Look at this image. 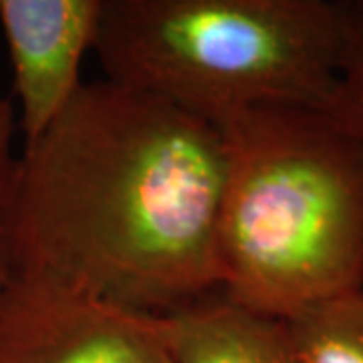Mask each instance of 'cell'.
Listing matches in <instances>:
<instances>
[{
    "instance_id": "ba28073f",
    "label": "cell",
    "mask_w": 363,
    "mask_h": 363,
    "mask_svg": "<svg viewBox=\"0 0 363 363\" xmlns=\"http://www.w3.org/2000/svg\"><path fill=\"white\" fill-rule=\"evenodd\" d=\"M343 52L329 113L363 145V0H343Z\"/></svg>"
},
{
    "instance_id": "3957f363",
    "label": "cell",
    "mask_w": 363,
    "mask_h": 363,
    "mask_svg": "<svg viewBox=\"0 0 363 363\" xmlns=\"http://www.w3.org/2000/svg\"><path fill=\"white\" fill-rule=\"evenodd\" d=\"M93 52L105 79L216 128L259 105L329 109L341 2L104 0Z\"/></svg>"
},
{
    "instance_id": "277c9868",
    "label": "cell",
    "mask_w": 363,
    "mask_h": 363,
    "mask_svg": "<svg viewBox=\"0 0 363 363\" xmlns=\"http://www.w3.org/2000/svg\"><path fill=\"white\" fill-rule=\"evenodd\" d=\"M0 363H169L166 317L11 277L0 295Z\"/></svg>"
},
{
    "instance_id": "52a82bcc",
    "label": "cell",
    "mask_w": 363,
    "mask_h": 363,
    "mask_svg": "<svg viewBox=\"0 0 363 363\" xmlns=\"http://www.w3.org/2000/svg\"><path fill=\"white\" fill-rule=\"evenodd\" d=\"M291 363H363V291L283 319Z\"/></svg>"
},
{
    "instance_id": "5b68a950",
    "label": "cell",
    "mask_w": 363,
    "mask_h": 363,
    "mask_svg": "<svg viewBox=\"0 0 363 363\" xmlns=\"http://www.w3.org/2000/svg\"><path fill=\"white\" fill-rule=\"evenodd\" d=\"M104 0H0V30L18 101L16 130L35 142L73 101Z\"/></svg>"
},
{
    "instance_id": "8992f818",
    "label": "cell",
    "mask_w": 363,
    "mask_h": 363,
    "mask_svg": "<svg viewBox=\"0 0 363 363\" xmlns=\"http://www.w3.org/2000/svg\"><path fill=\"white\" fill-rule=\"evenodd\" d=\"M164 317L169 363H291L283 319L248 309L222 291Z\"/></svg>"
},
{
    "instance_id": "7a4b0ae2",
    "label": "cell",
    "mask_w": 363,
    "mask_h": 363,
    "mask_svg": "<svg viewBox=\"0 0 363 363\" xmlns=\"http://www.w3.org/2000/svg\"><path fill=\"white\" fill-rule=\"evenodd\" d=\"M220 291L289 319L363 291V145L327 109L271 104L220 125Z\"/></svg>"
},
{
    "instance_id": "9c48e42d",
    "label": "cell",
    "mask_w": 363,
    "mask_h": 363,
    "mask_svg": "<svg viewBox=\"0 0 363 363\" xmlns=\"http://www.w3.org/2000/svg\"><path fill=\"white\" fill-rule=\"evenodd\" d=\"M16 130V117H14V105L0 97V198H2V188H4V180L11 168L14 154L11 152L13 145V135ZM11 272L6 267V259H4V250H2V240H0V295L9 285Z\"/></svg>"
},
{
    "instance_id": "6da1fadb",
    "label": "cell",
    "mask_w": 363,
    "mask_h": 363,
    "mask_svg": "<svg viewBox=\"0 0 363 363\" xmlns=\"http://www.w3.org/2000/svg\"><path fill=\"white\" fill-rule=\"evenodd\" d=\"M220 128L111 81L13 157L0 198L11 277L168 315L220 291Z\"/></svg>"
}]
</instances>
